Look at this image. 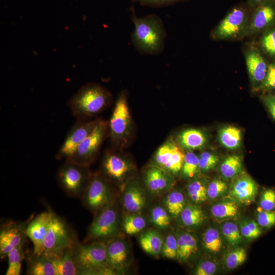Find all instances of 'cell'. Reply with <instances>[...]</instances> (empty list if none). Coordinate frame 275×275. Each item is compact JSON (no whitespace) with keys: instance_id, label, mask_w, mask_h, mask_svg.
<instances>
[{"instance_id":"cell-1","label":"cell","mask_w":275,"mask_h":275,"mask_svg":"<svg viewBox=\"0 0 275 275\" xmlns=\"http://www.w3.org/2000/svg\"><path fill=\"white\" fill-rule=\"evenodd\" d=\"M131 10L134 24L131 41L134 47L142 54L158 55L161 53L167 34L160 17L155 14L138 17L134 8Z\"/></svg>"},{"instance_id":"cell-2","label":"cell","mask_w":275,"mask_h":275,"mask_svg":"<svg viewBox=\"0 0 275 275\" xmlns=\"http://www.w3.org/2000/svg\"><path fill=\"white\" fill-rule=\"evenodd\" d=\"M111 99L110 93L97 84H88L72 97L68 102L72 115L78 121L85 120L103 110Z\"/></svg>"},{"instance_id":"cell-3","label":"cell","mask_w":275,"mask_h":275,"mask_svg":"<svg viewBox=\"0 0 275 275\" xmlns=\"http://www.w3.org/2000/svg\"><path fill=\"white\" fill-rule=\"evenodd\" d=\"M72 251L78 274L113 272L107 265L106 244L104 242L78 244Z\"/></svg>"},{"instance_id":"cell-4","label":"cell","mask_w":275,"mask_h":275,"mask_svg":"<svg viewBox=\"0 0 275 275\" xmlns=\"http://www.w3.org/2000/svg\"><path fill=\"white\" fill-rule=\"evenodd\" d=\"M131 123L127 94L123 91L116 100L108 124L110 138L115 146H119L127 140L131 130Z\"/></svg>"},{"instance_id":"cell-5","label":"cell","mask_w":275,"mask_h":275,"mask_svg":"<svg viewBox=\"0 0 275 275\" xmlns=\"http://www.w3.org/2000/svg\"><path fill=\"white\" fill-rule=\"evenodd\" d=\"M91 177L88 166L69 160H66L57 174L59 185L71 196H76L85 190Z\"/></svg>"},{"instance_id":"cell-6","label":"cell","mask_w":275,"mask_h":275,"mask_svg":"<svg viewBox=\"0 0 275 275\" xmlns=\"http://www.w3.org/2000/svg\"><path fill=\"white\" fill-rule=\"evenodd\" d=\"M108 130V123L100 119L92 132L66 160L88 167L97 154Z\"/></svg>"},{"instance_id":"cell-7","label":"cell","mask_w":275,"mask_h":275,"mask_svg":"<svg viewBox=\"0 0 275 275\" xmlns=\"http://www.w3.org/2000/svg\"><path fill=\"white\" fill-rule=\"evenodd\" d=\"M73 240L66 224L53 213L44 242L43 253L61 252L72 247Z\"/></svg>"},{"instance_id":"cell-8","label":"cell","mask_w":275,"mask_h":275,"mask_svg":"<svg viewBox=\"0 0 275 275\" xmlns=\"http://www.w3.org/2000/svg\"><path fill=\"white\" fill-rule=\"evenodd\" d=\"M100 119L91 121H78L68 132L62 145L56 154V158L61 160L69 158L79 144L92 132Z\"/></svg>"},{"instance_id":"cell-9","label":"cell","mask_w":275,"mask_h":275,"mask_svg":"<svg viewBox=\"0 0 275 275\" xmlns=\"http://www.w3.org/2000/svg\"><path fill=\"white\" fill-rule=\"evenodd\" d=\"M84 191L83 200L88 208L95 211L107 206L110 199V187L103 176H91Z\"/></svg>"},{"instance_id":"cell-10","label":"cell","mask_w":275,"mask_h":275,"mask_svg":"<svg viewBox=\"0 0 275 275\" xmlns=\"http://www.w3.org/2000/svg\"><path fill=\"white\" fill-rule=\"evenodd\" d=\"M101 168L103 176L116 182L124 181L133 170L131 163L127 158L113 150L104 154Z\"/></svg>"},{"instance_id":"cell-11","label":"cell","mask_w":275,"mask_h":275,"mask_svg":"<svg viewBox=\"0 0 275 275\" xmlns=\"http://www.w3.org/2000/svg\"><path fill=\"white\" fill-rule=\"evenodd\" d=\"M184 156L178 146L169 140L157 149L154 160L156 165L170 174L175 175L181 171Z\"/></svg>"},{"instance_id":"cell-12","label":"cell","mask_w":275,"mask_h":275,"mask_svg":"<svg viewBox=\"0 0 275 275\" xmlns=\"http://www.w3.org/2000/svg\"><path fill=\"white\" fill-rule=\"evenodd\" d=\"M118 215L112 206H106L95 218L89 228L88 237L90 239L109 238L117 231Z\"/></svg>"},{"instance_id":"cell-13","label":"cell","mask_w":275,"mask_h":275,"mask_svg":"<svg viewBox=\"0 0 275 275\" xmlns=\"http://www.w3.org/2000/svg\"><path fill=\"white\" fill-rule=\"evenodd\" d=\"M52 214L51 212L40 213L31 221L25 229V234L33 243L34 255H41L44 252V242Z\"/></svg>"},{"instance_id":"cell-14","label":"cell","mask_w":275,"mask_h":275,"mask_svg":"<svg viewBox=\"0 0 275 275\" xmlns=\"http://www.w3.org/2000/svg\"><path fill=\"white\" fill-rule=\"evenodd\" d=\"M258 193L256 182L249 176L242 175L233 182L229 194L236 202L249 205L255 201Z\"/></svg>"},{"instance_id":"cell-15","label":"cell","mask_w":275,"mask_h":275,"mask_svg":"<svg viewBox=\"0 0 275 275\" xmlns=\"http://www.w3.org/2000/svg\"><path fill=\"white\" fill-rule=\"evenodd\" d=\"M245 20V13L240 8L233 9L221 22L216 30L219 38L233 37L242 29Z\"/></svg>"},{"instance_id":"cell-16","label":"cell","mask_w":275,"mask_h":275,"mask_svg":"<svg viewBox=\"0 0 275 275\" xmlns=\"http://www.w3.org/2000/svg\"><path fill=\"white\" fill-rule=\"evenodd\" d=\"M171 174L157 165L149 167L144 174V181L148 189L153 193L162 192L172 185Z\"/></svg>"},{"instance_id":"cell-17","label":"cell","mask_w":275,"mask_h":275,"mask_svg":"<svg viewBox=\"0 0 275 275\" xmlns=\"http://www.w3.org/2000/svg\"><path fill=\"white\" fill-rule=\"evenodd\" d=\"M108 267L113 271L120 270L126 266L128 259V249L125 242L114 239L106 244Z\"/></svg>"},{"instance_id":"cell-18","label":"cell","mask_w":275,"mask_h":275,"mask_svg":"<svg viewBox=\"0 0 275 275\" xmlns=\"http://www.w3.org/2000/svg\"><path fill=\"white\" fill-rule=\"evenodd\" d=\"M44 254L52 261L56 275L78 274V268L73 258L72 247L58 253Z\"/></svg>"},{"instance_id":"cell-19","label":"cell","mask_w":275,"mask_h":275,"mask_svg":"<svg viewBox=\"0 0 275 275\" xmlns=\"http://www.w3.org/2000/svg\"><path fill=\"white\" fill-rule=\"evenodd\" d=\"M21 228L17 226H6L0 232V254L1 258L7 256L13 249L23 244V234Z\"/></svg>"},{"instance_id":"cell-20","label":"cell","mask_w":275,"mask_h":275,"mask_svg":"<svg viewBox=\"0 0 275 275\" xmlns=\"http://www.w3.org/2000/svg\"><path fill=\"white\" fill-rule=\"evenodd\" d=\"M123 205L129 212L135 213L141 211L146 204L143 190L136 182H131L126 188L123 196Z\"/></svg>"},{"instance_id":"cell-21","label":"cell","mask_w":275,"mask_h":275,"mask_svg":"<svg viewBox=\"0 0 275 275\" xmlns=\"http://www.w3.org/2000/svg\"><path fill=\"white\" fill-rule=\"evenodd\" d=\"M246 64L249 75L254 82L263 81L267 67L261 56L256 51H251L246 55Z\"/></svg>"},{"instance_id":"cell-22","label":"cell","mask_w":275,"mask_h":275,"mask_svg":"<svg viewBox=\"0 0 275 275\" xmlns=\"http://www.w3.org/2000/svg\"><path fill=\"white\" fill-rule=\"evenodd\" d=\"M28 273L31 275H56L52 261L44 253L33 254L29 261Z\"/></svg>"},{"instance_id":"cell-23","label":"cell","mask_w":275,"mask_h":275,"mask_svg":"<svg viewBox=\"0 0 275 275\" xmlns=\"http://www.w3.org/2000/svg\"><path fill=\"white\" fill-rule=\"evenodd\" d=\"M178 138L180 145L188 150L200 149L206 142L204 133L197 129L184 130L179 134Z\"/></svg>"},{"instance_id":"cell-24","label":"cell","mask_w":275,"mask_h":275,"mask_svg":"<svg viewBox=\"0 0 275 275\" xmlns=\"http://www.w3.org/2000/svg\"><path fill=\"white\" fill-rule=\"evenodd\" d=\"M139 242L142 249L149 254L157 256L162 251L163 240L156 231H146L141 235Z\"/></svg>"},{"instance_id":"cell-25","label":"cell","mask_w":275,"mask_h":275,"mask_svg":"<svg viewBox=\"0 0 275 275\" xmlns=\"http://www.w3.org/2000/svg\"><path fill=\"white\" fill-rule=\"evenodd\" d=\"M177 257L182 261L188 259L198 250L196 238L189 233H182L177 238Z\"/></svg>"},{"instance_id":"cell-26","label":"cell","mask_w":275,"mask_h":275,"mask_svg":"<svg viewBox=\"0 0 275 275\" xmlns=\"http://www.w3.org/2000/svg\"><path fill=\"white\" fill-rule=\"evenodd\" d=\"M221 144L229 149L238 148L241 141L240 130L234 126H226L222 128L219 133Z\"/></svg>"},{"instance_id":"cell-27","label":"cell","mask_w":275,"mask_h":275,"mask_svg":"<svg viewBox=\"0 0 275 275\" xmlns=\"http://www.w3.org/2000/svg\"><path fill=\"white\" fill-rule=\"evenodd\" d=\"M275 17V10L269 5L259 8L254 16L252 28L256 30H260L267 26Z\"/></svg>"},{"instance_id":"cell-28","label":"cell","mask_w":275,"mask_h":275,"mask_svg":"<svg viewBox=\"0 0 275 275\" xmlns=\"http://www.w3.org/2000/svg\"><path fill=\"white\" fill-rule=\"evenodd\" d=\"M180 216L182 223L190 227L199 225L204 219L203 211L198 207L190 205L184 207Z\"/></svg>"},{"instance_id":"cell-29","label":"cell","mask_w":275,"mask_h":275,"mask_svg":"<svg viewBox=\"0 0 275 275\" xmlns=\"http://www.w3.org/2000/svg\"><path fill=\"white\" fill-rule=\"evenodd\" d=\"M242 168V161L240 156L236 155L226 157L220 167L222 176L227 179L232 178L240 173Z\"/></svg>"},{"instance_id":"cell-30","label":"cell","mask_w":275,"mask_h":275,"mask_svg":"<svg viewBox=\"0 0 275 275\" xmlns=\"http://www.w3.org/2000/svg\"><path fill=\"white\" fill-rule=\"evenodd\" d=\"M238 212V207L234 201H224L214 205L211 208L213 216L224 219L235 216Z\"/></svg>"},{"instance_id":"cell-31","label":"cell","mask_w":275,"mask_h":275,"mask_svg":"<svg viewBox=\"0 0 275 275\" xmlns=\"http://www.w3.org/2000/svg\"><path fill=\"white\" fill-rule=\"evenodd\" d=\"M166 205L169 213L174 217L180 215L185 207L183 194L179 190L170 193L166 199Z\"/></svg>"},{"instance_id":"cell-32","label":"cell","mask_w":275,"mask_h":275,"mask_svg":"<svg viewBox=\"0 0 275 275\" xmlns=\"http://www.w3.org/2000/svg\"><path fill=\"white\" fill-rule=\"evenodd\" d=\"M7 257L8 258V267L6 274H20L21 263L23 258L22 245L13 249L9 253Z\"/></svg>"},{"instance_id":"cell-33","label":"cell","mask_w":275,"mask_h":275,"mask_svg":"<svg viewBox=\"0 0 275 275\" xmlns=\"http://www.w3.org/2000/svg\"><path fill=\"white\" fill-rule=\"evenodd\" d=\"M205 248L212 253L219 252L222 248V239L218 230L214 228H209L204 233L203 237Z\"/></svg>"},{"instance_id":"cell-34","label":"cell","mask_w":275,"mask_h":275,"mask_svg":"<svg viewBox=\"0 0 275 275\" xmlns=\"http://www.w3.org/2000/svg\"><path fill=\"white\" fill-rule=\"evenodd\" d=\"M146 225L145 219L137 214L129 215L123 219V226L125 232L129 235L136 234L144 229Z\"/></svg>"},{"instance_id":"cell-35","label":"cell","mask_w":275,"mask_h":275,"mask_svg":"<svg viewBox=\"0 0 275 275\" xmlns=\"http://www.w3.org/2000/svg\"><path fill=\"white\" fill-rule=\"evenodd\" d=\"M199 169V157L193 152L189 151L185 154L181 169L182 175L186 178L194 177Z\"/></svg>"},{"instance_id":"cell-36","label":"cell","mask_w":275,"mask_h":275,"mask_svg":"<svg viewBox=\"0 0 275 275\" xmlns=\"http://www.w3.org/2000/svg\"><path fill=\"white\" fill-rule=\"evenodd\" d=\"M187 194L190 199L194 202L200 203L207 199V188L200 180H195L187 186Z\"/></svg>"},{"instance_id":"cell-37","label":"cell","mask_w":275,"mask_h":275,"mask_svg":"<svg viewBox=\"0 0 275 275\" xmlns=\"http://www.w3.org/2000/svg\"><path fill=\"white\" fill-rule=\"evenodd\" d=\"M222 232L226 240L232 245L238 244L241 240V234L237 225L226 222L222 226Z\"/></svg>"},{"instance_id":"cell-38","label":"cell","mask_w":275,"mask_h":275,"mask_svg":"<svg viewBox=\"0 0 275 275\" xmlns=\"http://www.w3.org/2000/svg\"><path fill=\"white\" fill-rule=\"evenodd\" d=\"M167 209L160 206L154 207L151 213V221L156 227L165 228L170 223V217Z\"/></svg>"},{"instance_id":"cell-39","label":"cell","mask_w":275,"mask_h":275,"mask_svg":"<svg viewBox=\"0 0 275 275\" xmlns=\"http://www.w3.org/2000/svg\"><path fill=\"white\" fill-rule=\"evenodd\" d=\"M246 254L243 248H237L229 252L226 258V265L230 269L236 268L245 260Z\"/></svg>"},{"instance_id":"cell-40","label":"cell","mask_w":275,"mask_h":275,"mask_svg":"<svg viewBox=\"0 0 275 275\" xmlns=\"http://www.w3.org/2000/svg\"><path fill=\"white\" fill-rule=\"evenodd\" d=\"M261 227L254 221L242 222L240 226V232L242 236L247 239H255L262 234Z\"/></svg>"},{"instance_id":"cell-41","label":"cell","mask_w":275,"mask_h":275,"mask_svg":"<svg viewBox=\"0 0 275 275\" xmlns=\"http://www.w3.org/2000/svg\"><path fill=\"white\" fill-rule=\"evenodd\" d=\"M257 221L262 228L269 229L275 225V210L266 211L258 207Z\"/></svg>"},{"instance_id":"cell-42","label":"cell","mask_w":275,"mask_h":275,"mask_svg":"<svg viewBox=\"0 0 275 275\" xmlns=\"http://www.w3.org/2000/svg\"><path fill=\"white\" fill-rule=\"evenodd\" d=\"M162 253L165 257L169 259H174L177 256V238L173 235L167 236L163 241Z\"/></svg>"},{"instance_id":"cell-43","label":"cell","mask_w":275,"mask_h":275,"mask_svg":"<svg viewBox=\"0 0 275 275\" xmlns=\"http://www.w3.org/2000/svg\"><path fill=\"white\" fill-rule=\"evenodd\" d=\"M262 210L271 211L275 210V190L268 188L265 189L261 195L259 206Z\"/></svg>"},{"instance_id":"cell-44","label":"cell","mask_w":275,"mask_h":275,"mask_svg":"<svg viewBox=\"0 0 275 275\" xmlns=\"http://www.w3.org/2000/svg\"><path fill=\"white\" fill-rule=\"evenodd\" d=\"M218 161V156L209 152H202L199 157V169L203 172L212 169Z\"/></svg>"},{"instance_id":"cell-45","label":"cell","mask_w":275,"mask_h":275,"mask_svg":"<svg viewBox=\"0 0 275 275\" xmlns=\"http://www.w3.org/2000/svg\"><path fill=\"white\" fill-rule=\"evenodd\" d=\"M227 189V184L223 181L215 179L211 182L207 188L208 197L210 199L221 196Z\"/></svg>"},{"instance_id":"cell-46","label":"cell","mask_w":275,"mask_h":275,"mask_svg":"<svg viewBox=\"0 0 275 275\" xmlns=\"http://www.w3.org/2000/svg\"><path fill=\"white\" fill-rule=\"evenodd\" d=\"M216 264L209 260L201 262L196 268L195 274L197 275H212L216 270Z\"/></svg>"},{"instance_id":"cell-47","label":"cell","mask_w":275,"mask_h":275,"mask_svg":"<svg viewBox=\"0 0 275 275\" xmlns=\"http://www.w3.org/2000/svg\"><path fill=\"white\" fill-rule=\"evenodd\" d=\"M133 3H138L141 5L152 7H162L174 4L182 0H131Z\"/></svg>"},{"instance_id":"cell-48","label":"cell","mask_w":275,"mask_h":275,"mask_svg":"<svg viewBox=\"0 0 275 275\" xmlns=\"http://www.w3.org/2000/svg\"><path fill=\"white\" fill-rule=\"evenodd\" d=\"M262 45L270 54H275V30L265 35L262 39Z\"/></svg>"},{"instance_id":"cell-49","label":"cell","mask_w":275,"mask_h":275,"mask_svg":"<svg viewBox=\"0 0 275 275\" xmlns=\"http://www.w3.org/2000/svg\"><path fill=\"white\" fill-rule=\"evenodd\" d=\"M263 86L266 88H275V64L267 67V73L263 81Z\"/></svg>"},{"instance_id":"cell-50","label":"cell","mask_w":275,"mask_h":275,"mask_svg":"<svg viewBox=\"0 0 275 275\" xmlns=\"http://www.w3.org/2000/svg\"><path fill=\"white\" fill-rule=\"evenodd\" d=\"M264 102L271 117L275 120V98L270 95L265 96Z\"/></svg>"},{"instance_id":"cell-51","label":"cell","mask_w":275,"mask_h":275,"mask_svg":"<svg viewBox=\"0 0 275 275\" xmlns=\"http://www.w3.org/2000/svg\"><path fill=\"white\" fill-rule=\"evenodd\" d=\"M253 1H254L255 2H260L263 1V0H253Z\"/></svg>"},{"instance_id":"cell-52","label":"cell","mask_w":275,"mask_h":275,"mask_svg":"<svg viewBox=\"0 0 275 275\" xmlns=\"http://www.w3.org/2000/svg\"><path fill=\"white\" fill-rule=\"evenodd\" d=\"M273 97L275 98V93H274V94L273 95Z\"/></svg>"}]
</instances>
